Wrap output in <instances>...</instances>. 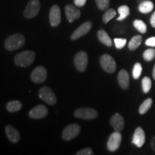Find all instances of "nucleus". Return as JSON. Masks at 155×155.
Returning <instances> with one entry per match:
<instances>
[{"mask_svg": "<svg viewBox=\"0 0 155 155\" xmlns=\"http://www.w3.org/2000/svg\"><path fill=\"white\" fill-rule=\"evenodd\" d=\"M25 43V38L22 34H15L9 36L6 39L5 42V47L7 50H13L19 49Z\"/></svg>", "mask_w": 155, "mask_h": 155, "instance_id": "1", "label": "nucleus"}, {"mask_svg": "<svg viewBox=\"0 0 155 155\" xmlns=\"http://www.w3.org/2000/svg\"><path fill=\"white\" fill-rule=\"evenodd\" d=\"M35 53L31 50H26L17 54L15 57V63L20 67H28L33 63Z\"/></svg>", "mask_w": 155, "mask_h": 155, "instance_id": "2", "label": "nucleus"}, {"mask_svg": "<svg viewBox=\"0 0 155 155\" xmlns=\"http://www.w3.org/2000/svg\"><path fill=\"white\" fill-rule=\"evenodd\" d=\"M39 97L49 105H55L57 103V97L51 88L43 86L39 91Z\"/></svg>", "mask_w": 155, "mask_h": 155, "instance_id": "3", "label": "nucleus"}, {"mask_svg": "<svg viewBox=\"0 0 155 155\" xmlns=\"http://www.w3.org/2000/svg\"><path fill=\"white\" fill-rule=\"evenodd\" d=\"M102 68L108 73H113L116 70V63L113 58L108 54H104L100 58Z\"/></svg>", "mask_w": 155, "mask_h": 155, "instance_id": "4", "label": "nucleus"}, {"mask_svg": "<svg viewBox=\"0 0 155 155\" xmlns=\"http://www.w3.org/2000/svg\"><path fill=\"white\" fill-rule=\"evenodd\" d=\"M74 116L78 119L85 120L94 119L98 116V112L96 110L91 108H80L75 110Z\"/></svg>", "mask_w": 155, "mask_h": 155, "instance_id": "5", "label": "nucleus"}, {"mask_svg": "<svg viewBox=\"0 0 155 155\" xmlns=\"http://www.w3.org/2000/svg\"><path fill=\"white\" fill-rule=\"evenodd\" d=\"M40 9V2L39 0H30L24 11V16L28 19L33 18L38 14Z\"/></svg>", "mask_w": 155, "mask_h": 155, "instance_id": "6", "label": "nucleus"}, {"mask_svg": "<svg viewBox=\"0 0 155 155\" xmlns=\"http://www.w3.org/2000/svg\"><path fill=\"white\" fill-rule=\"evenodd\" d=\"M81 131V127L77 124L67 126L63 131V139L65 141H71L77 137Z\"/></svg>", "mask_w": 155, "mask_h": 155, "instance_id": "7", "label": "nucleus"}, {"mask_svg": "<svg viewBox=\"0 0 155 155\" xmlns=\"http://www.w3.org/2000/svg\"><path fill=\"white\" fill-rule=\"evenodd\" d=\"M88 58L86 52L81 51L75 55L74 64L76 69L80 72H84L88 65Z\"/></svg>", "mask_w": 155, "mask_h": 155, "instance_id": "8", "label": "nucleus"}, {"mask_svg": "<svg viewBox=\"0 0 155 155\" xmlns=\"http://www.w3.org/2000/svg\"><path fill=\"white\" fill-rule=\"evenodd\" d=\"M47 70L43 66H38L31 73V80L35 83H42L47 79Z\"/></svg>", "mask_w": 155, "mask_h": 155, "instance_id": "9", "label": "nucleus"}, {"mask_svg": "<svg viewBox=\"0 0 155 155\" xmlns=\"http://www.w3.org/2000/svg\"><path fill=\"white\" fill-rule=\"evenodd\" d=\"M122 137L120 131H115L111 134L107 142V148L110 152H115L121 145Z\"/></svg>", "mask_w": 155, "mask_h": 155, "instance_id": "10", "label": "nucleus"}, {"mask_svg": "<svg viewBox=\"0 0 155 155\" xmlns=\"http://www.w3.org/2000/svg\"><path fill=\"white\" fill-rule=\"evenodd\" d=\"M92 28V23L91 22H86L83 24H82L78 28H77L74 32H73V34L71 35V39L72 40H76L78 38H81V37L86 35L89 31L91 30V29Z\"/></svg>", "mask_w": 155, "mask_h": 155, "instance_id": "11", "label": "nucleus"}, {"mask_svg": "<svg viewBox=\"0 0 155 155\" xmlns=\"http://www.w3.org/2000/svg\"><path fill=\"white\" fill-rule=\"evenodd\" d=\"M50 23L51 26L58 27L61 21V9L58 5H53L51 7L49 15Z\"/></svg>", "mask_w": 155, "mask_h": 155, "instance_id": "12", "label": "nucleus"}, {"mask_svg": "<svg viewBox=\"0 0 155 155\" xmlns=\"http://www.w3.org/2000/svg\"><path fill=\"white\" fill-rule=\"evenodd\" d=\"M48 113V108L44 105L40 104L30 110L29 112V116L33 119H41L45 117Z\"/></svg>", "mask_w": 155, "mask_h": 155, "instance_id": "13", "label": "nucleus"}, {"mask_svg": "<svg viewBox=\"0 0 155 155\" xmlns=\"http://www.w3.org/2000/svg\"><path fill=\"white\" fill-rule=\"evenodd\" d=\"M146 137H145V132L143 130L142 128L137 127L134 133L132 144L137 147H141L144 144Z\"/></svg>", "mask_w": 155, "mask_h": 155, "instance_id": "14", "label": "nucleus"}, {"mask_svg": "<svg viewBox=\"0 0 155 155\" xmlns=\"http://www.w3.org/2000/svg\"><path fill=\"white\" fill-rule=\"evenodd\" d=\"M65 12L69 22H73L76 19L80 18L81 11L74 6L68 5L65 7Z\"/></svg>", "mask_w": 155, "mask_h": 155, "instance_id": "15", "label": "nucleus"}, {"mask_svg": "<svg viewBox=\"0 0 155 155\" xmlns=\"http://www.w3.org/2000/svg\"><path fill=\"white\" fill-rule=\"evenodd\" d=\"M110 124L114 129V130L116 131H121L124 128L125 122L123 116L120 115L119 114H115L111 118Z\"/></svg>", "mask_w": 155, "mask_h": 155, "instance_id": "16", "label": "nucleus"}, {"mask_svg": "<svg viewBox=\"0 0 155 155\" xmlns=\"http://www.w3.org/2000/svg\"><path fill=\"white\" fill-rule=\"evenodd\" d=\"M5 133L7 138L11 142L17 143L20 139V134L19 131L11 125H7L5 127Z\"/></svg>", "mask_w": 155, "mask_h": 155, "instance_id": "17", "label": "nucleus"}, {"mask_svg": "<svg viewBox=\"0 0 155 155\" xmlns=\"http://www.w3.org/2000/svg\"><path fill=\"white\" fill-rule=\"evenodd\" d=\"M118 82L122 89H128L129 86V75L126 70H121L118 74Z\"/></svg>", "mask_w": 155, "mask_h": 155, "instance_id": "18", "label": "nucleus"}, {"mask_svg": "<svg viewBox=\"0 0 155 155\" xmlns=\"http://www.w3.org/2000/svg\"><path fill=\"white\" fill-rule=\"evenodd\" d=\"M97 36H98V40H99V41L101 42V43L108 46V47H111L112 45L111 39L110 38L109 35H108L107 32H106L105 30H100L98 32Z\"/></svg>", "mask_w": 155, "mask_h": 155, "instance_id": "19", "label": "nucleus"}, {"mask_svg": "<svg viewBox=\"0 0 155 155\" xmlns=\"http://www.w3.org/2000/svg\"><path fill=\"white\" fill-rule=\"evenodd\" d=\"M153 9H154V4L152 2L149 1V0L141 2L139 5V10L143 14L150 13L153 10Z\"/></svg>", "mask_w": 155, "mask_h": 155, "instance_id": "20", "label": "nucleus"}, {"mask_svg": "<svg viewBox=\"0 0 155 155\" xmlns=\"http://www.w3.org/2000/svg\"><path fill=\"white\" fill-rule=\"evenodd\" d=\"M22 107V104L21 102H19V101H11L7 103V106H6V108L9 112L11 113H14V112L19 111V110H21V108Z\"/></svg>", "mask_w": 155, "mask_h": 155, "instance_id": "21", "label": "nucleus"}, {"mask_svg": "<svg viewBox=\"0 0 155 155\" xmlns=\"http://www.w3.org/2000/svg\"><path fill=\"white\" fill-rule=\"evenodd\" d=\"M141 42H142V37L141 35L134 36L130 41H129V44H128L129 49L130 50H135L139 48Z\"/></svg>", "mask_w": 155, "mask_h": 155, "instance_id": "22", "label": "nucleus"}, {"mask_svg": "<svg viewBox=\"0 0 155 155\" xmlns=\"http://www.w3.org/2000/svg\"><path fill=\"white\" fill-rule=\"evenodd\" d=\"M118 12L119 14V17L117 18L118 21H122L125 19L130 14V9L127 5H122L118 8Z\"/></svg>", "mask_w": 155, "mask_h": 155, "instance_id": "23", "label": "nucleus"}, {"mask_svg": "<svg viewBox=\"0 0 155 155\" xmlns=\"http://www.w3.org/2000/svg\"><path fill=\"white\" fill-rule=\"evenodd\" d=\"M152 98H149L144 101L142 104H141L140 107H139V112L140 114H146L147 111H149V109L151 108V106L152 105Z\"/></svg>", "mask_w": 155, "mask_h": 155, "instance_id": "24", "label": "nucleus"}, {"mask_svg": "<svg viewBox=\"0 0 155 155\" xmlns=\"http://www.w3.org/2000/svg\"><path fill=\"white\" fill-rule=\"evenodd\" d=\"M133 25L134 26V28L137 29L139 32H141V33L142 34L146 33L147 30V25L145 24L142 20H140V19H136V20L134 21Z\"/></svg>", "mask_w": 155, "mask_h": 155, "instance_id": "25", "label": "nucleus"}, {"mask_svg": "<svg viewBox=\"0 0 155 155\" xmlns=\"http://www.w3.org/2000/svg\"><path fill=\"white\" fill-rule=\"evenodd\" d=\"M116 12L114 9H107L102 17L103 22L104 23H108L110 20H111V19H113L114 17L116 16Z\"/></svg>", "mask_w": 155, "mask_h": 155, "instance_id": "26", "label": "nucleus"}, {"mask_svg": "<svg viewBox=\"0 0 155 155\" xmlns=\"http://www.w3.org/2000/svg\"><path fill=\"white\" fill-rule=\"evenodd\" d=\"M141 86H142L143 91L144 94H147L150 92L151 88H152V81L150 78L144 77L141 81Z\"/></svg>", "mask_w": 155, "mask_h": 155, "instance_id": "27", "label": "nucleus"}, {"mask_svg": "<svg viewBox=\"0 0 155 155\" xmlns=\"http://www.w3.org/2000/svg\"><path fill=\"white\" fill-rule=\"evenodd\" d=\"M141 72H142V66L139 63H137L133 68L132 75L134 79H138L141 76Z\"/></svg>", "mask_w": 155, "mask_h": 155, "instance_id": "28", "label": "nucleus"}, {"mask_svg": "<svg viewBox=\"0 0 155 155\" xmlns=\"http://www.w3.org/2000/svg\"><path fill=\"white\" fill-rule=\"evenodd\" d=\"M155 58V50L154 49H147L143 53V58L146 61H152Z\"/></svg>", "mask_w": 155, "mask_h": 155, "instance_id": "29", "label": "nucleus"}, {"mask_svg": "<svg viewBox=\"0 0 155 155\" xmlns=\"http://www.w3.org/2000/svg\"><path fill=\"white\" fill-rule=\"evenodd\" d=\"M96 3L100 10H106L109 6L110 0H96Z\"/></svg>", "mask_w": 155, "mask_h": 155, "instance_id": "30", "label": "nucleus"}, {"mask_svg": "<svg viewBox=\"0 0 155 155\" xmlns=\"http://www.w3.org/2000/svg\"><path fill=\"white\" fill-rule=\"evenodd\" d=\"M127 40L124 38H115L114 39V44H115L116 48L117 49H122L124 48V46L127 44Z\"/></svg>", "mask_w": 155, "mask_h": 155, "instance_id": "31", "label": "nucleus"}, {"mask_svg": "<svg viewBox=\"0 0 155 155\" xmlns=\"http://www.w3.org/2000/svg\"><path fill=\"white\" fill-rule=\"evenodd\" d=\"M76 155H92L94 154V152H93V150L89 147H87V148L83 149V150H81L78 151L76 154Z\"/></svg>", "mask_w": 155, "mask_h": 155, "instance_id": "32", "label": "nucleus"}, {"mask_svg": "<svg viewBox=\"0 0 155 155\" xmlns=\"http://www.w3.org/2000/svg\"><path fill=\"white\" fill-rule=\"evenodd\" d=\"M145 44L150 47H155V37H152V38L147 39L145 42Z\"/></svg>", "mask_w": 155, "mask_h": 155, "instance_id": "33", "label": "nucleus"}, {"mask_svg": "<svg viewBox=\"0 0 155 155\" xmlns=\"http://www.w3.org/2000/svg\"><path fill=\"white\" fill-rule=\"evenodd\" d=\"M86 0H75L74 1L75 5L78 7H83V6L86 5Z\"/></svg>", "mask_w": 155, "mask_h": 155, "instance_id": "34", "label": "nucleus"}, {"mask_svg": "<svg viewBox=\"0 0 155 155\" xmlns=\"http://www.w3.org/2000/svg\"><path fill=\"white\" fill-rule=\"evenodd\" d=\"M150 24L153 28H155V12L153 13L150 18Z\"/></svg>", "mask_w": 155, "mask_h": 155, "instance_id": "35", "label": "nucleus"}, {"mask_svg": "<svg viewBox=\"0 0 155 155\" xmlns=\"http://www.w3.org/2000/svg\"><path fill=\"white\" fill-rule=\"evenodd\" d=\"M150 145H151V147H152V150L155 152V137H153V138H152V141H151Z\"/></svg>", "mask_w": 155, "mask_h": 155, "instance_id": "36", "label": "nucleus"}, {"mask_svg": "<svg viewBox=\"0 0 155 155\" xmlns=\"http://www.w3.org/2000/svg\"><path fill=\"white\" fill-rule=\"evenodd\" d=\"M152 75H153V78H154V79L155 80V65L154 68H153V72H152Z\"/></svg>", "mask_w": 155, "mask_h": 155, "instance_id": "37", "label": "nucleus"}]
</instances>
